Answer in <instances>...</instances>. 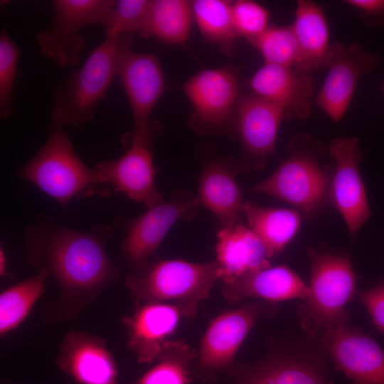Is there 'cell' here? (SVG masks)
Listing matches in <instances>:
<instances>
[{
    "instance_id": "obj_1",
    "label": "cell",
    "mask_w": 384,
    "mask_h": 384,
    "mask_svg": "<svg viewBox=\"0 0 384 384\" xmlns=\"http://www.w3.org/2000/svg\"><path fill=\"white\" fill-rule=\"evenodd\" d=\"M114 228L97 224L89 230L63 227L48 218L38 217L26 225V260L47 271L59 287V296L43 315L46 323L75 319L119 277L107 245Z\"/></svg>"
},
{
    "instance_id": "obj_2",
    "label": "cell",
    "mask_w": 384,
    "mask_h": 384,
    "mask_svg": "<svg viewBox=\"0 0 384 384\" xmlns=\"http://www.w3.org/2000/svg\"><path fill=\"white\" fill-rule=\"evenodd\" d=\"M131 44L130 36L106 38L92 50L81 67L55 85L49 134L65 127H82L93 119L97 105L105 98L120 59Z\"/></svg>"
},
{
    "instance_id": "obj_3",
    "label": "cell",
    "mask_w": 384,
    "mask_h": 384,
    "mask_svg": "<svg viewBox=\"0 0 384 384\" xmlns=\"http://www.w3.org/2000/svg\"><path fill=\"white\" fill-rule=\"evenodd\" d=\"M287 158L268 178L252 186L253 191L280 199L304 215L316 213L329 198L331 178L323 169L326 149L306 134L292 137Z\"/></svg>"
},
{
    "instance_id": "obj_4",
    "label": "cell",
    "mask_w": 384,
    "mask_h": 384,
    "mask_svg": "<svg viewBox=\"0 0 384 384\" xmlns=\"http://www.w3.org/2000/svg\"><path fill=\"white\" fill-rule=\"evenodd\" d=\"M220 279L218 262L194 263L182 260H156L131 270L125 286L136 304L174 300L182 314L192 316Z\"/></svg>"
},
{
    "instance_id": "obj_5",
    "label": "cell",
    "mask_w": 384,
    "mask_h": 384,
    "mask_svg": "<svg viewBox=\"0 0 384 384\" xmlns=\"http://www.w3.org/2000/svg\"><path fill=\"white\" fill-rule=\"evenodd\" d=\"M18 174L63 208L73 198L109 195L108 185L101 183L94 168L90 169L79 158L64 130L50 134Z\"/></svg>"
},
{
    "instance_id": "obj_6",
    "label": "cell",
    "mask_w": 384,
    "mask_h": 384,
    "mask_svg": "<svg viewBox=\"0 0 384 384\" xmlns=\"http://www.w3.org/2000/svg\"><path fill=\"white\" fill-rule=\"evenodd\" d=\"M311 263L310 294L299 306L301 326L309 336L346 324L344 306L352 299L356 275L346 255L308 249Z\"/></svg>"
},
{
    "instance_id": "obj_7",
    "label": "cell",
    "mask_w": 384,
    "mask_h": 384,
    "mask_svg": "<svg viewBox=\"0 0 384 384\" xmlns=\"http://www.w3.org/2000/svg\"><path fill=\"white\" fill-rule=\"evenodd\" d=\"M197 197L184 188L174 190L167 200L148 208L134 218L118 217L114 227L124 230L121 250L131 270L145 265L177 221H190L197 215Z\"/></svg>"
},
{
    "instance_id": "obj_8",
    "label": "cell",
    "mask_w": 384,
    "mask_h": 384,
    "mask_svg": "<svg viewBox=\"0 0 384 384\" xmlns=\"http://www.w3.org/2000/svg\"><path fill=\"white\" fill-rule=\"evenodd\" d=\"M116 76L127 95L134 121V129L123 142L150 146L161 131L159 123L149 119L165 89L159 59L153 53L130 48L122 56Z\"/></svg>"
},
{
    "instance_id": "obj_9",
    "label": "cell",
    "mask_w": 384,
    "mask_h": 384,
    "mask_svg": "<svg viewBox=\"0 0 384 384\" xmlns=\"http://www.w3.org/2000/svg\"><path fill=\"white\" fill-rule=\"evenodd\" d=\"M116 1L55 0L53 20L47 29L37 33L41 53L59 66L75 67L85 42L80 31L95 23L104 25Z\"/></svg>"
},
{
    "instance_id": "obj_10",
    "label": "cell",
    "mask_w": 384,
    "mask_h": 384,
    "mask_svg": "<svg viewBox=\"0 0 384 384\" xmlns=\"http://www.w3.org/2000/svg\"><path fill=\"white\" fill-rule=\"evenodd\" d=\"M193 108L191 127L199 134L221 135L234 129L238 101L237 71L231 67L202 70L183 85Z\"/></svg>"
},
{
    "instance_id": "obj_11",
    "label": "cell",
    "mask_w": 384,
    "mask_h": 384,
    "mask_svg": "<svg viewBox=\"0 0 384 384\" xmlns=\"http://www.w3.org/2000/svg\"><path fill=\"white\" fill-rule=\"evenodd\" d=\"M379 57L359 43L330 45L328 73L315 99L316 105L333 121H340L353 99L359 79L379 64Z\"/></svg>"
},
{
    "instance_id": "obj_12",
    "label": "cell",
    "mask_w": 384,
    "mask_h": 384,
    "mask_svg": "<svg viewBox=\"0 0 384 384\" xmlns=\"http://www.w3.org/2000/svg\"><path fill=\"white\" fill-rule=\"evenodd\" d=\"M329 152L336 162L329 199L353 237L370 216L359 171V164L363 160L359 140L353 137L335 138L330 142Z\"/></svg>"
},
{
    "instance_id": "obj_13",
    "label": "cell",
    "mask_w": 384,
    "mask_h": 384,
    "mask_svg": "<svg viewBox=\"0 0 384 384\" xmlns=\"http://www.w3.org/2000/svg\"><path fill=\"white\" fill-rule=\"evenodd\" d=\"M282 112L270 102L251 92L239 97L234 129L239 138L242 155L238 159L243 172L262 169L275 153V142Z\"/></svg>"
},
{
    "instance_id": "obj_14",
    "label": "cell",
    "mask_w": 384,
    "mask_h": 384,
    "mask_svg": "<svg viewBox=\"0 0 384 384\" xmlns=\"http://www.w3.org/2000/svg\"><path fill=\"white\" fill-rule=\"evenodd\" d=\"M322 343L336 366L354 384H384V351L348 324L327 329Z\"/></svg>"
},
{
    "instance_id": "obj_15",
    "label": "cell",
    "mask_w": 384,
    "mask_h": 384,
    "mask_svg": "<svg viewBox=\"0 0 384 384\" xmlns=\"http://www.w3.org/2000/svg\"><path fill=\"white\" fill-rule=\"evenodd\" d=\"M55 363L78 384H116L118 369L106 341L83 331L62 339Z\"/></svg>"
},
{
    "instance_id": "obj_16",
    "label": "cell",
    "mask_w": 384,
    "mask_h": 384,
    "mask_svg": "<svg viewBox=\"0 0 384 384\" xmlns=\"http://www.w3.org/2000/svg\"><path fill=\"white\" fill-rule=\"evenodd\" d=\"M94 169L101 183L111 184L115 192L143 203L147 208L164 201L154 183L157 171L149 145L132 143L117 159L100 161Z\"/></svg>"
},
{
    "instance_id": "obj_17",
    "label": "cell",
    "mask_w": 384,
    "mask_h": 384,
    "mask_svg": "<svg viewBox=\"0 0 384 384\" xmlns=\"http://www.w3.org/2000/svg\"><path fill=\"white\" fill-rule=\"evenodd\" d=\"M240 172L239 160L230 156H213L202 163L196 197L222 228L243 224L241 210L244 202L236 178Z\"/></svg>"
},
{
    "instance_id": "obj_18",
    "label": "cell",
    "mask_w": 384,
    "mask_h": 384,
    "mask_svg": "<svg viewBox=\"0 0 384 384\" xmlns=\"http://www.w3.org/2000/svg\"><path fill=\"white\" fill-rule=\"evenodd\" d=\"M249 85L252 93L279 110L284 119H304L311 114L314 82L310 74L264 63L250 79Z\"/></svg>"
},
{
    "instance_id": "obj_19",
    "label": "cell",
    "mask_w": 384,
    "mask_h": 384,
    "mask_svg": "<svg viewBox=\"0 0 384 384\" xmlns=\"http://www.w3.org/2000/svg\"><path fill=\"white\" fill-rule=\"evenodd\" d=\"M260 302L223 313L209 324L201 341L199 367L215 371L230 365L245 338L264 310Z\"/></svg>"
},
{
    "instance_id": "obj_20",
    "label": "cell",
    "mask_w": 384,
    "mask_h": 384,
    "mask_svg": "<svg viewBox=\"0 0 384 384\" xmlns=\"http://www.w3.org/2000/svg\"><path fill=\"white\" fill-rule=\"evenodd\" d=\"M181 311L175 305L164 302L136 304L134 312L124 316L127 347L140 363L156 361L166 338L176 329Z\"/></svg>"
},
{
    "instance_id": "obj_21",
    "label": "cell",
    "mask_w": 384,
    "mask_h": 384,
    "mask_svg": "<svg viewBox=\"0 0 384 384\" xmlns=\"http://www.w3.org/2000/svg\"><path fill=\"white\" fill-rule=\"evenodd\" d=\"M216 261L223 284L247 273L270 267L266 249L257 235L246 225L217 230Z\"/></svg>"
},
{
    "instance_id": "obj_22",
    "label": "cell",
    "mask_w": 384,
    "mask_h": 384,
    "mask_svg": "<svg viewBox=\"0 0 384 384\" xmlns=\"http://www.w3.org/2000/svg\"><path fill=\"white\" fill-rule=\"evenodd\" d=\"M223 292L231 302L258 297L270 302L306 299L310 294L300 277L285 265L269 267L235 278L223 284Z\"/></svg>"
},
{
    "instance_id": "obj_23",
    "label": "cell",
    "mask_w": 384,
    "mask_h": 384,
    "mask_svg": "<svg viewBox=\"0 0 384 384\" xmlns=\"http://www.w3.org/2000/svg\"><path fill=\"white\" fill-rule=\"evenodd\" d=\"M324 6L313 1L297 3L294 21L291 25L298 48L295 71L310 74L326 68L330 48L329 29Z\"/></svg>"
},
{
    "instance_id": "obj_24",
    "label": "cell",
    "mask_w": 384,
    "mask_h": 384,
    "mask_svg": "<svg viewBox=\"0 0 384 384\" xmlns=\"http://www.w3.org/2000/svg\"><path fill=\"white\" fill-rule=\"evenodd\" d=\"M241 211L246 218L247 226L260 240L269 258L283 250L301 224L297 210L263 207L255 203L244 202Z\"/></svg>"
},
{
    "instance_id": "obj_25",
    "label": "cell",
    "mask_w": 384,
    "mask_h": 384,
    "mask_svg": "<svg viewBox=\"0 0 384 384\" xmlns=\"http://www.w3.org/2000/svg\"><path fill=\"white\" fill-rule=\"evenodd\" d=\"M192 16L191 1L152 0L139 33L166 44H183L190 33Z\"/></svg>"
},
{
    "instance_id": "obj_26",
    "label": "cell",
    "mask_w": 384,
    "mask_h": 384,
    "mask_svg": "<svg viewBox=\"0 0 384 384\" xmlns=\"http://www.w3.org/2000/svg\"><path fill=\"white\" fill-rule=\"evenodd\" d=\"M49 273L43 270L0 294V336H5L26 319L43 294Z\"/></svg>"
},
{
    "instance_id": "obj_27",
    "label": "cell",
    "mask_w": 384,
    "mask_h": 384,
    "mask_svg": "<svg viewBox=\"0 0 384 384\" xmlns=\"http://www.w3.org/2000/svg\"><path fill=\"white\" fill-rule=\"evenodd\" d=\"M232 3L225 0L191 1L193 16L203 38L228 55L232 54L239 37L233 22Z\"/></svg>"
},
{
    "instance_id": "obj_28",
    "label": "cell",
    "mask_w": 384,
    "mask_h": 384,
    "mask_svg": "<svg viewBox=\"0 0 384 384\" xmlns=\"http://www.w3.org/2000/svg\"><path fill=\"white\" fill-rule=\"evenodd\" d=\"M196 354L183 341H166L156 363L133 384H188L190 366Z\"/></svg>"
},
{
    "instance_id": "obj_29",
    "label": "cell",
    "mask_w": 384,
    "mask_h": 384,
    "mask_svg": "<svg viewBox=\"0 0 384 384\" xmlns=\"http://www.w3.org/2000/svg\"><path fill=\"white\" fill-rule=\"evenodd\" d=\"M247 41L258 50L265 63L292 67L298 55L292 26H270L260 35Z\"/></svg>"
},
{
    "instance_id": "obj_30",
    "label": "cell",
    "mask_w": 384,
    "mask_h": 384,
    "mask_svg": "<svg viewBox=\"0 0 384 384\" xmlns=\"http://www.w3.org/2000/svg\"><path fill=\"white\" fill-rule=\"evenodd\" d=\"M243 378L255 384H325L314 367L297 360L269 364Z\"/></svg>"
},
{
    "instance_id": "obj_31",
    "label": "cell",
    "mask_w": 384,
    "mask_h": 384,
    "mask_svg": "<svg viewBox=\"0 0 384 384\" xmlns=\"http://www.w3.org/2000/svg\"><path fill=\"white\" fill-rule=\"evenodd\" d=\"M150 1L119 0L115 4L104 26L106 38L132 36L140 32L144 25Z\"/></svg>"
},
{
    "instance_id": "obj_32",
    "label": "cell",
    "mask_w": 384,
    "mask_h": 384,
    "mask_svg": "<svg viewBox=\"0 0 384 384\" xmlns=\"http://www.w3.org/2000/svg\"><path fill=\"white\" fill-rule=\"evenodd\" d=\"M20 48L5 30L0 34V117L6 119L14 113L13 89L16 80Z\"/></svg>"
},
{
    "instance_id": "obj_33",
    "label": "cell",
    "mask_w": 384,
    "mask_h": 384,
    "mask_svg": "<svg viewBox=\"0 0 384 384\" xmlns=\"http://www.w3.org/2000/svg\"><path fill=\"white\" fill-rule=\"evenodd\" d=\"M232 17L238 36L255 38L268 28L269 12L260 4L250 0L232 3Z\"/></svg>"
},
{
    "instance_id": "obj_34",
    "label": "cell",
    "mask_w": 384,
    "mask_h": 384,
    "mask_svg": "<svg viewBox=\"0 0 384 384\" xmlns=\"http://www.w3.org/2000/svg\"><path fill=\"white\" fill-rule=\"evenodd\" d=\"M358 295L367 309L374 326L384 334V281L379 279L373 287L360 291Z\"/></svg>"
},
{
    "instance_id": "obj_35",
    "label": "cell",
    "mask_w": 384,
    "mask_h": 384,
    "mask_svg": "<svg viewBox=\"0 0 384 384\" xmlns=\"http://www.w3.org/2000/svg\"><path fill=\"white\" fill-rule=\"evenodd\" d=\"M358 12L361 19L370 27H384V0H346Z\"/></svg>"
},
{
    "instance_id": "obj_36",
    "label": "cell",
    "mask_w": 384,
    "mask_h": 384,
    "mask_svg": "<svg viewBox=\"0 0 384 384\" xmlns=\"http://www.w3.org/2000/svg\"><path fill=\"white\" fill-rule=\"evenodd\" d=\"M0 274L1 277H4L8 274L6 271V257L2 248L0 250Z\"/></svg>"
},
{
    "instance_id": "obj_37",
    "label": "cell",
    "mask_w": 384,
    "mask_h": 384,
    "mask_svg": "<svg viewBox=\"0 0 384 384\" xmlns=\"http://www.w3.org/2000/svg\"><path fill=\"white\" fill-rule=\"evenodd\" d=\"M380 88H381V91L383 93L384 95V78L381 82V84H380Z\"/></svg>"
}]
</instances>
